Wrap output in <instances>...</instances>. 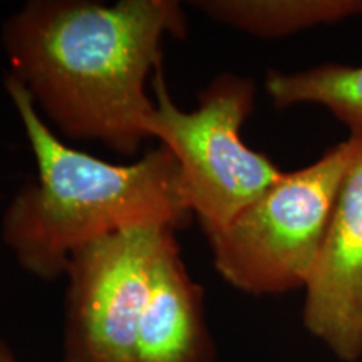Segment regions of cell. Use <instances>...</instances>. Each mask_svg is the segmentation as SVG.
Instances as JSON below:
<instances>
[{
    "label": "cell",
    "mask_w": 362,
    "mask_h": 362,
    "mask_svg": "<svg viewBox=\"0 0 362 362\" xmlns=\"http://www.w3.org/2000/svg\"><path fill=\"white\" fill-rule=\"evenodd\" d=\"M185 34L175 0H33L7 19L2 44L11 76L59 133L136 155L155 111L146 81L166 35Z\"/></svg>",
    "instance_id": "cell-1"
},
{
    "label": "cell",
    "mask_w": 362,
    "mask_h": 362,
    "mask_svg": "<svg viewBox=\"0 0 362 362\" xmlns=\"http://www.w3.org/2000/svg\"><path fill=\"white\" fill-rule=\"evenodd\" d=\"M6 89L37 163V180L19 189L2 221L4 242L25 272L54 280L79 247L106 235L189 225L192 208L170 149L160 144L129 165L99 160L59 138L21 81L8 74Z\"/></svg>",
    "instance_id": "cell-2"
},
{
    "label": "cell",
    "mask_w": 362,
    "mask_h": 362,
    "mask_svg": "<svg viewBox=\"0 0 362 362\" xmlns=\"http://www.w3.org/2000/svg\"><path fill=\"white\" fill-rule=\"evenodd\" d=\"M153 86L156 99L148 134L173 153L193 218L208 237L285 173L242 139L243 124L255 106V83L232 72L218 74L198 94V106L192 111L176 106L163 67L156 71Z\"/></svg>",
    "instance_id": "cell-3"
},
{
    "label": "cell",
    "mask_w": 362,
    "mask_h": 362,
    "mask_svg": "<svg viewBox=\"0 0 362 362\" xmlns=\"http://www.w3.org/2000/svg\"><path fill=\"white\" fill-rule=\"evenodd\" d=\"M351 158L349 136L312 165L284 173L228 225L208 235L220 277L252 296L304 288Z\"/></svg>",
    "instance_id": "cell-4"
},
{
    "label": "cell",
    "mask_w": 362,
    "mask_h": 362,
    "mask_svg": "<svg viewBox=\"0 0 362 362\" xmlns=\"http://www.w3.org/2000/svg\"><path fill=\"white\" fill-rule=\"evenodd\" d=\"M171 230L136 226L72 253L64 274L62 362H134L153 262Z\"/></svg>",
    "instance_id": "cell-5"
},
{
    "label": "cell",
    "mask_w": 362,
    "mask_h": 362,
    "mask_svg": "<svg viewBox=\"0 0 362 362\" xmlns=\"http://www.w3.org/2000/svg\"><path fill=\"white\" fill-rule=\"evenodd\" d=\"M351 139L349 168L302 309L307 332L342 362L362 359V131H351Z\"/></svg>",
    "instance_id": "cell-6"
},
{
    "label": "cell",
    "mask_w": 362,
    "mask_h": 362,
    "mask_svg": "<svg viewBox=\"0 0 362 362\" xmlns=\"http://www.w3.org/2000/svg\"><path fill=\"white\" fill-rule=\"evenodd\" d=\"M175 233H166L153 262L134 362H215L203 288L188 274Z\"/></svg>",
    "instance_id": "cell-7"
},
{
    "label": "cell",
    "mask_w": 362,
    "mask_h": 362,
    "mask_svg": "<svg viewBox=\"0 0 362 362\" xmlns=\"http://www.w3.org/2000/svg\"><path fill=\"white\" fill-rule=\"evenodd\" d=\"M192 6L257 37H284L362 16V0H202Z\"/></svg>",
    "instance_id": "cell-8"
},
{
    "label": "cell",
    "mask_w": 362,
    "mask_h": 362,
    "mask_svg": "<svg viewBox=\"0 0 362 362\" xmlns=\"http://www.w3.org/2000/svg\"><path fill=\"white\" fill-rule=\"evenodd\" d=\"M265 90L279 110L296 104H319L351 131H362V66L327 62L297 72L269 71Z\"/></svg>",
    "instance_id": "cell-9"
},
{
    "label": "cell",
    "mask_w": 362,
    "mask_h": 362,
    "mask_svg": "<svg viewBox=\"0 0 362 362\" xmlns=\"http://www.w3.org/2000/svg\"><path fill=\"white\" fill-rule=\"evenodd\" d=\"M0 362H21L17 359V356L13 354L11 346L7 342H4L2 339H0Z\"/></svg>",
    "instance_id": "cell-10"
}]
</instances>
